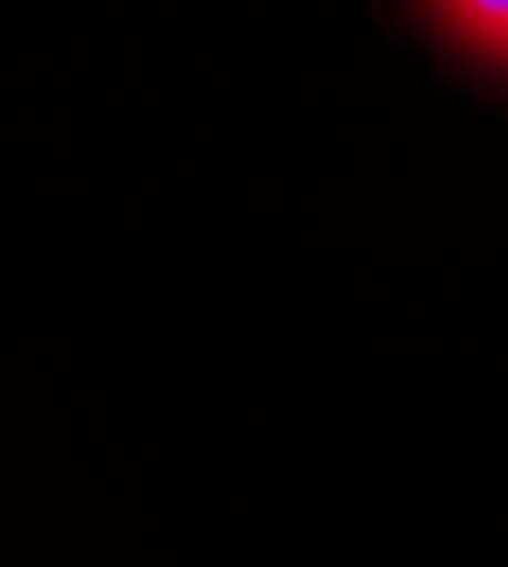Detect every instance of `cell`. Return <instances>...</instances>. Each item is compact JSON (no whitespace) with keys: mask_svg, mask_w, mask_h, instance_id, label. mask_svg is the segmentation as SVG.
I'll list each match as a JSON object with an SVG mask.
<instances>
[{"mask_svg":"<svg viewBox=\"0 0 508 567\" xmlns=\"http://www.w3.org/2000/svg\"><path fill=\"white\" fill-rule=\"evenodd\" d=\"M427 6L468 55L508 73V0H427Z\"/></svg>","mask_w":508,"mask_h":567,"instance_id":"6da1fadb","label":"cell"}]
</instances>
